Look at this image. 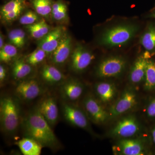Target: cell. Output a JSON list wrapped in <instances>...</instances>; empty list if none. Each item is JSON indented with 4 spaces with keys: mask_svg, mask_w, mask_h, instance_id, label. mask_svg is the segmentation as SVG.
Returning a JSON list of instances; mask_svg holds the SVG:
<instances>
[{
    "mask_svg": "<svg viewBox=\"0 0 155 155\" xmlns=\"http://www.w3.org/2000/svg\"><path fill=\"white\" fill-rule=\"evenodd\" d=\"M94 58V55L91 51L83 45H77L71 54V69L76 72H83L88 68Z\"/></svg>",
    "mask_w": 155,
    "mask_h": 155,
    "instance_id": "5",
    "label": "cell"
},
{
    "mask_svg": "<svg viewBox=\"0 0 155 155\" xmlns=\"http://www.w3.org/2000/svg\"><path fill=\"white\" fill-rule=\"evenodd\" d=\"M95 90L100 100L104 103L110 101L116 94L115 87L110 82H101L97 84Z\"/></svg>",
    "mask_w": 155,
    "mask_h": 155,
    "instance_id": "22",
    "label": "cell"
},
{
    "mask_svg": "<svg viewBox=\"0 0 155 155\" xmlns=\"http://www.w3.org/2000/svg\"><path fill=\"white\" fill-rule=\"evenodd\" d=\"M66 28L63 26L54 28L44 37L39 40L38 47L43 50L47 54H52L66 33Z\"/></svg>",
    "mask_w": 155,
    "mask_h": 155,
    "instance_id": "11",
    "label": "cell"
},
{
    "mask_svg": "<svg viewBox=\"0 0 155 155\" xmlns=\"http://www.w3.org/2000/svg\"><path fill=\"white\" fill-rule=\"evenodd\" d=\"M47 54V53L43 50L38 47L36 50L27 56L25 60L28 64L34 67L43 62Z\"/></svg>",
    "mask_w": 155,
    "mask_h": 155,
    "instance_id": "29",
    "label": "cell"
},
{
    "mask_svg": "<svg viewBox=\"0 0 155 155\" xmlns=\"http://www.w3.org/2000/svg\"><path fill=\"white\" fill-rule=\"evenodd\" d=\"M32 67L25 61V59H17L12 67V75L17 80H22L28 76L32 72Z\"/></svg>",
    "mask_w": 155,
    "mask_h": 155,
    "instance_id": "21",
    "label": "cell"
},
{
    "mask_svg": "<svg viewBox=\"0 0 155 155\" xmlns=\"http://www.w3.org/2000/svg\"><path fill=\"white\" fill-rule=\"evenodd\" d=\"M62 84L60 91L61 96L66 101H76L80 98L83 93V85L78 81L69 79Z\"/></svg>",
    "mask_w": 155,
    "mask_h": 155,
    "instance_id": "16",
    "label": "cell"
},
{
    "mask_svg": "<svg viewBox=\"0 0 155 155\" xmlns=\"http://www.w3.org/2000/svg\"><path fill=\"white\" fill-rule=\"evenodd\" d=\"M17 47L12 44H6L0 49V61L1 62L8 63L17 57Z\"/></svg>",
    "mask_w": 155,
    "mask_h": 155,
    "instance_id": "28",
    "label": "cell"
},
{
    "mask_svg": "<svg viewBox=\"0 0 155 155\" xmlns=\"http://www.w3.org/2000/svg\"><path fill=\"white\" fill-rule=\"evenodd\" d=\"M1 129L9 135L15 134L20 122V110L16 100L11 97L2 98L0 101Z\"/></svg>",
    "mask_w": 155,
    "mask_h": 155,
    "instance_id": "3",
    "label": "cell"
},
{
    "mask_svg": "<svg viewBox=\"0 0 155 155\" xmlns=\"http://www.w3.org/2000/svg\"><path fill=\"white\" fill-rule=\"evenodd\" d=\"M72 40L67 32L55 51L51 54L53 65L60 66L64 65L72 54Z\"/></svg>",
    "mask_w": 155,
    "mask_h": 155,
    "instance_id": "12",
    "label": "cell"
},
{
    "mask_svg": "<svg viewBox=\"0 0 155 155\" xmlns=\"http://www.w3.org/2000/svg\"><path fill=\"white\" fill-rule=\"evenodd\" d=\"M149 16L150 17H152V18H155V6L153 8L152 10L151 11Z\"/></svg>",
    "mask_w": 155,
    "mask_h": 155,
    "instance_id": "34",
    "label": "cell"
},
{
    "mask_svg": "<svg viewBox=\"0 0 155 155\" xmlns=\"http://www.w3.org/2000/svg\"><path fill=\"white\" fill-rule=\"evenodd\" d=\"M138 25L132 23H122L108 28L99 38V43L107 48L120 47L127 44L138 31Z\"/></svg>",
    "mask_w": 155,
    "mask_h": 155,
    "instance_id": "2",
    "label": "cell"
},
{
    "mask_svg": "<svg viewBox=\"0 0 155 155\" xmlns=\"http://www.w3.org/2000/svg\"><path fill=\"white\" fill-rule=\"evenodd\" d=\"M25 136L33 139L43 147L52 150L60 147V143L52 127L39 111L37 107L31 110L22 122Z\"/></svg>",
    "mask_w": 155,
    "mask_h": 155,
    "instance_id": "1",
    "label": "cell"
},
{
    "mask_svg": "<svg viewBox=\"0 0 155 155\" xmlns=\"http://www.w3.org/2000/svg\"><path fill=\"white\" fill-rule=\"evenodd\" d=\"M38 15L36 12L29 10L20 17L19 22L20 24L23 25H31L41 20L39 19Z\"/></svg>",
    "mask_w": 155,
    "mask_h": 155,
    "instance_id": "30",
    "label": "cell"
},
{
    "mask_svg": "<svg viewBox=\"0 0 155 155\" xmlns=\"http://www.w3.org/2000/svg\"><path fill=\"white\" fill-rule=\"evenodd\" d=\"M25 28L31 37L38 40L44 37L51 31L50 26L44 19L31 25H26Z\"/></svg>",
    "mask_w": 155,
    "mask_h": 155,
    "instance_id": "24",
    "label": "cell"
},
{
    "mask_svg": "<svg viewBox=\"0 0 155 155\" xmlns=\"http://www.w3.org/2000/svg\"><path fill=\"white\" fill-rule=\"evenodd\" d=\"M4 45H4V37H3V35L1 33V36H0V49L2 48Z\"/></svg>",
    "mask_w": 155,
    "mask_h": 155,
    "instance_id": "33",
    "label": "cell"
},
{
    "mask_svg": "<svg viewBox=\"0 0 155 155\" xmlns=\"http://www.w3.org/2000/svg\"><path fill=\"white\" fill-rule=\"evenodd\" d=\"M144 150L143 143L140 140L134 139L123 138L114 147L115 153L119 155H143Z\"/></svg>",
    "mask_w": 155,
    "mask_h": 155,
    "instance_id": "14",
    "label": "cell"
},
{
    "mask_svg": "<svg viewBox=\"0 0 155 155\" xmlns=\"http://www.w3.org/2000/svg\"><path fill=\"white\" fill-rule=\"evenodd\" d=\"M148 59L143 55L137 58L134 62L129 73V80L131 83L138 84L144 80Z\"/></svg>",
    "mask_w": 155,
    "mask_h": 155,
    "instance_id": "18",
    "label": "cell"
},
{
    "mask_svg": "<svg viewBox=\"0 0 155 155\" xmlns=\"http://www.w3.org/2000/svg\"><path fill=\"white\" fill-rule=\"evenodd\" d=\"M51 16L57 22H65L68 21V6L64 0L54 1Z\"/></svg>",
    "mask_w": 155,
    "mask_h": 155,
    "instance_id": "23",
    "label": "cell"
},
{
    "mask_svg": "<svg viewBox=\"0 0 155 155\" xmlns=\"http://www.w3.org/2000/svg\"><path fill=\"white\" fill-rule=\"evenodd\" d=\"M83 106L87 116L96 124H102L107 120L109 114L94 97L87 96L84 100Z\"/></svg>",
    "mask_w": 155,
    "mask_h": 155,
    "instance_id": "8",
    "label": "cell"
},
{
    "mask_svg": "<svg viewBox=\"0 0 155 155\" xmlns=\"http://www.w3.org/2000/svg\"><path fill=\"white\" fill-rule=\"evenodd\" d=\"M44 91L43 87L35 79L20 81L15 88V94L19 98L25 101H30L41 95Z\"/></svg>",
    "mask_w": 155,
    "mask_h": 155,
    "instance_id": "6",
    "label": "cell"
},
{
    "mask_svg": "<svg viewBox=\"0 0 155 155\" xmlns=\"http://www.w3.org/2000/svg\"><path fill=\"white\" fill-rule=\"evenodd\" d=\"M42 116L51 126L57 124L59 118V111L55 99L52 97L45 98L37 107Z\"/></svg>",
    "mask_w": 155,
    "mask_h": 155,
    "instance_id": "15",
    "label": "cell"
},
{
    "mask_svg": "<svg viewBox=\"0 0 155 155\" xmlns=\"http://www.w3.org/2000/svg\"><path fill=\"white\" fill-rule=\"evenodd\" d=\"M35 12L40 16L48 18L51 15L53 0H28Z\"/></svg>",
    "mask_w": 155,
    "mask_h": 155,
    "instance_id": "25",
    "label": "cell"
},
{
    "mask_svg": "<svg viewBox=\"0 0 155 155\" xmlns=\"http://www.w3.org/2000/svg\"><path fill=\"white\" fill-rule=\"evenodd\" d=\"M28 1L10 0L1 7V18L6 22L15 21L26 8Z\"/></svg>",
    "mask_w": 155,
    "mask_h": 155,
    "instance_id": "13",
    "label": "cell"
},
{
    "mask_svg": "<svg viewBox=\"0 0 155 155\" xmlns=\"http://www.w3.org/2000/svg\"><path fill=\"white\" fill-rule=\"evenodd\" d=\"M125 58L120 56H111L101 61L97 68L96 74L101 78L114 77L121 75L126 67Z\"/></svg>",
    "mask_w": 155,
    "mask_h": 155,
    "instance_id": "4",
    "label": "cell"
},
{
    "mask_svg": "<svg viewBox=\"0 0 155 155\" xmlns=\"http://www.w3.org/2000/svg\"><path fill=\"white\" fill-rule=\"evenodd\" d=\"M140 43L147 51L148 56L155 54V24L151 23L147 26L140 37Z\"/></svg>",
    "mask_w": 155,
    "mask_h": 155,
    "instance_id": "20",
    "label": "cell"
},
{
    "mask_svg": "<svg viewBox=\"0 0 155 155\" xmlns=\"http://www.w3.org/2000/svg\"><path fill=\"white\" fill-rule=\"evenodd\" d=\"M139 130L138 121L134 116H129L119 120L111 133L116 137L127 138L135 135Z\"/></svg>",
    "mask_w": 155,
    "mask_h": 155,
    "instance_id": "9",
    "label": "cell"
},
{
    "mask_svg": "<svg viewBox=\"0 0 155 155\" xmlns=\"http://www.w3.org/2000/svg\"><path fill=\"white\" fill-rule=\"evenodd\" d=\"M152 138L153 141L154 143L155 144V127L152 130Z\"/></svg>",
    "mask_w": 155,
    "mask_h": 155,
    "instance_id": "35",
    "label": "cell"
},
{
    "mask_svg": "<svg viewBox=\"0 0 155 155\" xmlns=\"http://www.w3.org/2000/svg\"><path fill=\"white\" fill-rule=\"evenodd\" d=\"M16 143L24 155H40L43 147L38 142L27 137L20 140Z\"/></svg>",
    "mask_w": 155,
    "mask_h": 155,
    "instance_id": "19",
    "label": "cell"
},
{
    "mask_svg": "<svg viewBox=\"0 0 155 155\" xmlns=\"http://www.w3.org/2000/svg\"><path fill=\"white\" fill-rule=\"evenodd\" d=\"M41 75L43 80L50 85L63 83L66 79L63 73L52 65H45L41 71Z\"/></svg>",
    "mask_w": 155,
    "mask_h": 155,
    "instance_id": "17",
    "label": "cell"
},
{
    "mask_svg": "<svg viewBox=\"0 0 155 155\" xmlns=\"http://www.w3.org/2000/svg\"><path fill=\"white\" fill-rule=\"evenodd\" d=\"M144 87L147 90L155 88V62L148 59L144 78Z\"/></svg>",
    "mask_w": 155,
    "mask_h": 155,
    "instance_id": "26",
    "label": "cell"
},
{
    "mask_svg": "<svg viewBox=\"0 0 155 155\" xmlns=\"http://www.w3.org/2000/svg\"><path fill=\"white\" fill-rule=\"evenodd\" d=\"M62 113L64 119L74 126L87 129L89 127L86 114L74 105L68 102L62 104Z\"/></svg>",
    "mask_w": 155,
    "mask_h": 155,
    "instance_id": "7",
    "label": "cell"
},
{
    "mask_svg": "<svg viewBox=\"0 0 155 155\" xmlns=\"http://www.w3.org/2000/svg\"><path fill=\"white\" fill-rule=\"evenodd\" d=\"M136 103L135 92L131 90H126L110 108L109 116L111 118L118 117L133 108Z\"/></svg>",
    "mask_w": 155,
    "mask_h": 155,
    "instance_id": "10",
    "label": "cell"
},
{
    "mask_svg": "<svg viewBox=\"0 0 155 155\" xmlns=\"http://www.w3.org/2000/svg\"><path fill=\"white\" fill-rule=\"evenodd\" d=\"M147 113L149 117H155V99L149 104L147 109Z\"/></svg>",
    "mask_w": 155,
    "mask_h": 155,
    "instance_id": "31",
    "label": "cell"
},
{
    "mask_svg": "<svg viewBox=\"0 0 155 155\" xmlns=\"http://www.w3.org/2000/svg\"><path fill=\"white\" fill-rule=\"evenodd\" d=\"M8 38L11 44L19 48L23 47L26 42L25 32L21 29L11 31L8 34Z\"/></svg>",
    "mask_w": 155,
    "mask_h": 155,
    "instance_id": "27",
    "label": "cell"
},
{
    "mask_svg": "<svg viewBox=\"0 0 155 155\" xmlns=\"http://www.w3.org/2000/svg\"><path fill=\"white\" fill-rule=\"evenodd\" d=\"M7 75V70L3 65H0V82L1 84L5 80Z\"/></svg>",
    "mask_w": 155,
    "mask_h": 155,
    "instance_id": "32",
    "label": "cell"
}]
</instances>
